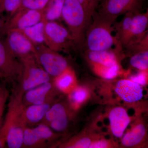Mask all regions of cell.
Wrapping results in <instances>:
<instances>
[{
  "instance_id": "cell-11",
  "label": "cell",
  "mask_w": 148,
  "mask_h": 148,
  "mask_svg": "<svg viewBox=\"0 0 148 148\" xmlns=\"http://www.w3.org/2000/svg\"><path fill=\"white\" fill-rule=\"evenodd\" d=\"M56 90L53 81L51 80L24 92L22 102L25 107L43 104L55 100Z\"/></svg>"
},
{
  "instance_id": "cell-19",
  "label": "cell",
  "mask_w": 148,
  "mask_h": 148,
  "mask_svg": "<svg viewBox=\"0 0 148 148\" xmlns=\"http://www.w3.org/2000/svg\"><path fill=\"white\" fill-rule=\"evenodd\" d=\"M146 128L142 123L136 125L125 134L121 140L123 145L126 147H135L143 141L146 135Z\"/></svg>"
},
{
  "instance_id": "cell-32",
  "label": "cell",
  "mask_w": 148,
  "mask_h": 148,
  "mask_svg": "<svg viewBox=\"0 0 148 148\" xmlns=\"http://www.w3.org/2000/svg\"><path fill=\"white\" fill-rule=\"evenodd\" d=\"M82 6L87 16L90 19H92L93 13L98 8L100 0H77Z\"/></svg>"
},
{
  "instance_id": "cell-34",
  "label": "cell",
  "mask_w": 148,
  "mask_h": 148,
  "mask_svg": "<svg viewBox=\"0 0 148 148\" xmlns=\"http://www.w3.org/2000/svg\"><path fill=\"white\" fill-rule=\"evenodd\" d=\"M92 143L90 138H82L76 140H72L62 146V147L68 148H88Z\"/></svg>"
},
{
  "instance_id": "cell-28",
  "label": "cell",
  "mask_w": 148,
  "mask_h": 148,
  "mask_svg": "<svg viewBox=\"0 0 148 148\" xmlns=\"http://www.w3.org/2000/svg\"><path fill=\"white\" fill-rule=\"evenodd\" d=\"M125 48L131 55L135 53L148 50V34H146L142 39L129 44Z\"/></svg>"
},
{
  "instance_id": "cell-38",
  "label": "cell",
  "mask_w": 148,
  "mask_h": 148,
  "mask_svg": "<svg viewBox=\"0 0 148 148\" xmlns=\"http://www.w3.org/2000/svg\"><path fill=\"white\" fill-rule=\"evenodd\" d=\"M5 79L3 75V74L1 73H0V79Z\"/></svg>"
},
{
  "instance_id": "cell-27",
  "label": "cell",
  "mask_w": 148,
  "mask_h": 148,
  "mask_svg": "<svg viewBox=\"0 0 148 148\" xmlns=\"http://www.w3.org/2000/svg\"><path fill=\"white\" fill-rule=\"evenodd\" d=\"M33 129L40 139L46 144L54 140L57 136L50 127L43 123L37 124Z\"/></svg>"
},
{
  "instance_id": "cell-15",
  "label": "cell",
  "mask_w": 148,
  "mask_h": 148,
  "mask_svg": "<svg viewBox=\"0 0 148 148\" xmlns=\"http://www.w3.org/2000/svg\"><path fill=\"white\" fill-rule=\"evenodd\" d=\"M55 100L40 105H33L25 107L24 115L27 125H34L40 123L47 111L55 103Z\"/></svg>"
},
{
  "instance_id": "cell-35",
  "label": "cell",
  "mask_w": 148,
  "mask_h": 148,
  "mask_svg": "<svg viewBox=\"0 0 148 148\" xmlns=\"http://www.w3.org/2000/svg\"><path fill=\"white\" fill-rule=\"evenodd\" d=\"M129 79L141 86H144L147 84V71H141L138 73L130 76Z\"/></svg>"
},
{
  "instance_id": "cell-36",
  "label": "cell",
  "mask_w": 148,
  "mask_h": 148,
  "mask_svg": "<svg viewBox=\"0 0 148 148\" xmlns=\"http://www.w3.org/2000/svg\"><path fill=\"white\" fill-rule=\"evenodd\" d=\"M109 146V143L107 140H102L95 141L91 143L90 148H105L108 147Z\"/></svg>"
},
{
  "instance_id": "cell-17",
  "label": "cell",
  "mask_w": 148,
  "mask_h": 148,
  "mask_svg": "<svg viewBox=\"0 0 148 148\" xmlns=\"http://www.w3.org/2000/svg\"><path fill=\"white\" fill-rule=\"evenodd\" d=\"M148 25V10L145 13H141L140 11L135 12L131 21L132 38L128 44L142 39L148 33L147 30Z\"/></svg>"
},
{
  "instance_id": "cell-2",
  "label": "cell",
  "mask_w": 148,
  "mask_h": 148,
  "mask_svg": "<svg viewBox=\"0 0 148 148\" xmlns=\"http://www.w3.org/2000/svg\"><path fill=\"white\" fill-rule=\"evenodd\" d=\"M116 19L102 15L96 11L86 29L84 47L86 50L100 51L115 50L121 52L123 49L115 36L113 24Z\"/></svg>"
},
{
  "instance_id": "cell-7",
  "label": "cell",
  "mask_w": 148,
  "mask_h": 148,
  "mask_svg": "<svg viewBox=\"0 0 148 148\" xmlns=\"http://www.w3.org/2000/svg\"><path fill=\"white\" fill-rule=\"evenodd\" d=\"M143 2V0H103L98 6V12L116 19L127 12L140 11Z\"/></svg>"
},
{
  "instance_id": "cell-29",
  "label": "cell",
  "mask_w": 148,
  "mask_h": 148,
  "mask_svg": "<svg viewBox=\"0 0 148 148\" xmlns=\"http://www.w3.org/2000/svg\"><path fill=\"white\" fill-rule=\"evenodd\" d=\"M49 1V0H21V3L17 10L24 9L43 10Z\"/></svg>"
},
{
  "instance_id": "cell-16",
  "label": "cell",
  "mask_w": 148,
  "mask_h": 148,
  "mask_svg": "<svg viewBox=\"0 0 148 148\" xmlns=\"http://www.w3.org/2000/svg\"><path fill=\"white\" fill-rule=\"evenodd\" d=\"M119 51L115 50L91 51L86 50V58L90 64L104 66H111L119 64L117 53Z\"/></svg>"
},
{
  "instance_id": "cell-39",
  "label": "cell",
  "mask_w": 148,
  "mask_h": 148,
  "mask_svg": "<svg viewBox=\"0 0 148 148\" xmlns=\"http://www.w3.org/2000/svg\"><path fill=\"white\" fill-rule=\"evenodd\" d=\"M103 1V0H100V2H101V1Z\"/></svg>"
},
{
  "instance_id": "cell-23",
  "label": "cell",
  "mask_w": 148,
  "mask_h": 148,
  "mask_svg": "<svg viewBox=\"0 0 148 148\" xmlns=\"http://www.w3.org/2000/svg\"><path fill=\"white\" fill-rule=\"evenodd\" d=\"M68 114H69L68 109L64 104L61 103H54L47 111L40 123L47 125L56 119Z\"/></svg>"
},
{
  "instance_id": "cell-30",
  "label": "cell",
  "mask_w": 148,
  "mask_h": 148,
  "mask_svg": "<svg viewBox=\"0 0 148 148\" xmlns=\"http://www.w3.org/2000/svg\"><path fill=\"white\" fill-rule=\"evenodd\" d=\"M21 0H0V9L2 13L6 12L10 17L18 9Z\"/></svg>"
},
{
  "instance_id": "cell-33",
  "label": "cell",
  "mask_w": 148,
  "mask_h": 148,
  "mask_svg": "<svg viewBox=\"0 0 148 148\" xmlns=\"http://www.w3.org/2000/svg\"><path fill=\"white\" fill-rule=\"evenodd\" d=\"M9 97V92L5 86H0V129L3 124V118L6 104Z\"/></svg>"
},
{
  "instance_id": "cell-13",
  "label": "cell",
  "mask_w": 148,
  "mask_h": 148,
  "mask_svg": "<svg viewBox=\"0 0 148 148\" xmlns=\"http://www.w3.org/2000/svg\"><path fill=\"white\" fill-rule=\"evenodd\" d=\"M109 119L113 135L116 138H121L130 123V118L127 111L122 107H116L110 112Z\"/></svg>"
},
{
  "instance_id": "cell-4",
  "label": "cell",
  "mask_w": 148,
  "mask_h": 148,
  "mask_svg": "<svg viewBox=\"0 0 148 148\" xmlns=\"http://www.w3.org/2000/svg\"><path fill=\"white\" fill-rule=\"evenodd\" d=\"M22 64V73L16 89L24 93L40 85L51 80L52 78L43 69L33 53L19 58Z\"/></svg>"
},
{
  "instance_id": "cell-12",
  "label": "cell",
  "mask_w": 148,
  "mask_h": 148,
  "mask_svg": "<svg viewBox=\"0 0 148 148\" xmlns=\"http://www.w3.org/2000/svg\"><path fill=\"white\" fill-rule=\"evenodd\" d=\"M115 91L120 98L126 103H135L143 97L142 86L130 79L119 80L116 84Z\"/></svg>"
},
{
  "instance_id": "cell-37",
  "label": "cell",
  "mask_w": 148,
  "mask_h": 148,
  "mask_svg": "<svg viewBox=\"0 0 148 148\" xmlns=\"http://www.w3.org/2000/svg\"><path fill=\"white\" fill-rule=\"evenodd\" d=\"M2 13L0 9V34H5V30L6 24V21H5L4 19L2 16Z\"/></svg>"
},
{
  "instance_id": "cell-31",
  "label": "cell",
  "mask_w": 148,
  "mask_h": 148,
  "mask_svg": "<svg viewBox=\"0 0 148 148\" xmlns=\"http://www.w3.org/2000/svg\"><path fill=\"white\" fill-rule=\"evenodd\" d=\"M69 115H65L53 120L47 125L57 132H62L67 128L69 124Z\"/></svg>"
},
{
  "instance_id": "cell-9",
  "label": "cell",
  "mask_w": 148,
  "mask_h": 148,
  "mask_svg": "<svg viewBox=\"0 0 148 148\" xmlns=\"http://www.w3.org/2000/svg\"><path fill=\"white\" fill-rule=\"evenodd\" d=\"M5 40L10 51L18 59L28 54H34L36 47L25 35L18 30L12 29L5 32Z\"/></svg>"
},
{
  "instance_id": "cell-22",
  "label": "cell",
  "mask_w": 148,
  "mask_h": 148,
  "mask_svg": "<svg viewBox=\"0 0 148 148\" xmlns=\"http://www.w3.org/2000/svg\"><path fill=\"white\" fill-rule=\"evenodd\" d=\"M47 145L38 137L33 127H27L24 130L23 146L25 148H45Z\"/></svg>"
},
{
  "instance_id": "cell-14",
  "label": "cell",
  "mask_w": 148,
  "mask_h": 148,
  "mask_svg": "<svg viewBox=\"0 0 148 148\" xmlns=\"http://www.w3.org/2000/svg\"><path fill=\"white\" fill-rule=\"evenodd\" d=\"M135 12H131L125 13L120 21L116 23L115 22L113 24L114 32H116L115 37L122 48L125 47L131 41V21Z\"/></svg>"
},
{
  "instance_id": "cell-20",
  "label": "cell",
  "mask_w": 148,
  "mask_h": 148,
  "mask_svg": "<svg viewBox=\"0 0 148 148\" xmlns=\"http://www.w3.org/2000/svg\"><path fill=\"white\" fill-rule=\"evenodd\" d=\"M45 21L43 19L38 23L22 30V32L33 44L36 47L45 44L44 30Z\"/></svg>"
},
{
  "instance_id": "cell-3",
  "label": "cell",
  "mask_w": 148,
  "mask_h": 148,
  "mask_svg": "<svg viewBox=\"0 0 148 148\" xmlns=\"http://www.w3.org/2000/svg\"><path fill=\"white\" fill-rule=\"evenodd\" d=\"M61 18L67 25L75 46L84 47L86 32L91 20L77 0H65Z\"/></svg>"
},
{
  "instance_id": "cell-6",
  "label": "cell",
  "mask_w": 148,
  "mask_h": 148,
  "mask_svg": "<svg viewBox=\"0 0 148 148\" xmlns=\"http://www.w3.org/2000/svg\"><path fill=\"white\" fill-rule=\"evenodd\" d=\"M34 55L38 63L53 78L63 73L69 67L68 61L63 56L45 44L36 47Z\"/></svg>"
},
{
  "instance_id": "cell-25",
  "label": "cell",
  "mask_w": 148,
  "mask_h": 148,
  "mask_svg": "<svg viewBox=\"0 0 148 148\" xmlns=\"http://www.w3.org/2000/svg\"><path fill=\"white\" fill-rule=\"evenodd\" d=\"M88 95L87 89L82 87H75L69 93V99L71 106L77 109L86 100Z\"/></svg>"
},
{
  "instance_id": "cell-24",
  "label": "cell",
  "mask_w": 148,
  "mask_h": 148,
  "mask_svg": "<svg viewBox=\"0 0 148 148\" xmlns=\"http://www.w3.org/2000/svg\"><path fill=\"white\" fill-rule=\"evenodd\" d=\"M92 65L94 72L105 79H113L118 75L120 72L119 64L111 66H104L92 64Z\"/></svg>"
},
{
  "instance_id": "cell-18",
  "label": "cell",
  "mask_w": 148,
  "mask_h": 148,
  "mask_svg": "<svg viewBox=\"0 0 148 148\" xmlns=\"http://www.w3.org/2000/svg\"><path fill=\"white\" fill-rule=\"evenodd\" d=\"M56 88L64 93L69 94L76 87V77L73 70L69 67L53 81Z\"/></svg>"
},
{
  "instance_id": "cell-21",
  "label": "cell",
  "mask_w": 148,
  "mask_h": 148,
  "mask_svg": "<svg viewBox=\"0 0 148 148\" xmlns=\"http://www.w3.org/2000/svg\"><path fill=\"white\" fill-rule=\"evenodd\" d=\"M65 0H49L43 10V19L55 21L61 18Z\"/></svg>"
},
{
  "instance_id": "cell-1",
  "label": "cell",
  "mask_w": 148,
  "mask_h": 148,
  "mask_svg": "<svg viewBox=\"0 0 148 148\" xmlns=\"http://www.w3.org/2000/svg\"><path fill=\"white\" fill-rule=\"evenodd\" d=\"M24 93L14 89L10 97L7 113L0 129V144L9 148L23 146V135L28 126L24 115L25 106L22 102Z\"/></svg>"
},
{
  "instance_id": "cell-8",
  "label": "cell",
  "mask_w": 148,
  "mask_h": 148,
  "mask_svg": "<svg viewBox=\"0 0 148 148\" xmlns=\"http://www.w3.org/2000/svg\"><path fill=\"white\" fill-rule=\"evenodd\" d=\"M10 51L5 40L0 39V73L6 79L17 80L22 73V64Z\"/></svg>"
},
{
  "instance_id": "cell-10",
  "label": "cell",
  "mask_w": 148,
  "mask_h": 148,
  "mask_svg": "<svg viewBox=\"0 0 148 148\" xmlns=\"http://www.w3.org/2000/svg\"><path fill=\"white\" fill-rule=\"evenodd\" d=\"M43 19V10H19L7 21L5 34L9 30H22L38 23Z\"/></svg>"
},
{
  "instance_id": "cell-26",
  "label": "cell",
  "mask_w": 148,
  "mask_h": 148,
  "mask_svg": "<svg viewBox=\"0 0 148 148\" xmlns=\"http://www.w3.org/2000/svg\"><path fill=\"white\" fill-rule=\"evenodd\" d=\"M130 64L133 68L140 71H147L148 50L138 52L131 56Z\"/></svg>"
},
{
  "instance_id": "cell-5",
  "label": "cell",
  "mask_w": 148,
  "mask_h": 148,
  "mask_svg": "<svg viewBox=\"0 0 148 148\" xmlns=\"http://www.w3.org/2000/svg\"><path fill=\"white\" fill-rule=\"evenodd\" d=\"M45 44L55 51L66 50L76 47L69 30L56 21H45Z\"/></svg>"
}]
</instances>
